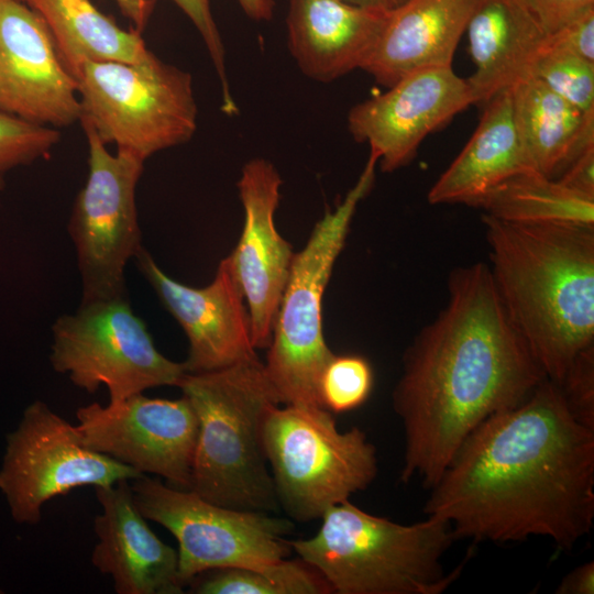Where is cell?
<instances>
[{
	"label": "cell",
	"instance_id": "obj_14",
	"mask_svg": "<svg viewBox=\"0 0 594 594\" xmlns=\"http://www.w3.org/2000/svg\"><path fill=\"white\" fill-rule=\"evenodd\" d=\"M474 105L466 78L452 66L411 73L382 95L353 106L352 138L370 145L382 172H394L416 155L424 139Z\"/></svg>",
	"mask_w": 594,
	"mask_h": 594
},
{
	"label": "cell",
	"instance_id": "obj_4",
	"mask_svg": "<svg viewBox=\"0 0 594 594\" xmlns=\"http://www.w3.org/2000/svg\"><path fill=\"white\" fill-rule=\"evenodd\" d=\"M310 538L290 540L337 594H440L466 561L447 573L442 557L457 539L449 521L427 516L402 525L350 501L328 508Z\"/></svg>",
	"mask_w": 594,
	"mask_h": 594
},
{
	"label": "cell",
	"instance_id": "obj_32",
	"mask_svg": "<svg viewBox=\"0 0 594 594\" xmlns=\"http://www.w3.org/2000/svg\"><path fill=\"white\" fill-rule=\"evenodd\" d=\"M546 46L569 52L594 63V10L548 35Z\"/></svg>",
	"mask_w": 594,
	"mask_h": 594
},
{
	"label": "cell",
	"instance_id": "obj_35",
	"mask_svg": "<svg viewBox=\"0 0 594 594\" xmlns=\"http://www.w3.org/2000/svg\"><path fill=\"white\" fill-rule=\"evenodd\" d=\"M557 594H593L594 562H586L568 573L556 590Z\"/></svg>",
	"mask_w": 594,
	"mask_h": 594
},
{
	"label": "cell",
	"instance_id": "obj_28",
	"mask_svg": "<svg viewBox=\"0 0 594 594\" xmlns=\"http://www.w3.org/2000/svg\"><path fill=\"white\" fill-rule=\"evenodd\" d=\"M373 381V370L365 358L333 354L320 376V403L334 414L353 410L367 400Z\"/></svg>",
	"mask_w": 594,
	"mask_h": 594
},
{
	"label": "cell",
	"instance_id": "obj_13",
	"mask_svg": "<svg viewBox=\"0 0 594 594\" xmlns=\"http://www.w3.org/2000/svg\"><path fill=\"white\" fill-rule=\"evenodd\" d=\"M76 418L90 449L173 487L190 488L198 419L184 395L165 399L139 393L107 406L95 402L79 407Z\"/></svg>",
	"mask_w": 594,
	"mask_h": 594
},
{
	"label": "cell",
	"instance_id": "obj_19",
	"mask_svg": "<svg viewBox=\"0 0 594 594\" xmlns=\"http://www.w3.org/2000/svg\"><path fill=\"white\" fill-rule=\"evenodd\" d=\"M389 12L342 0H289L288 50L306 77L333 81L362 69Z\"/></svg>",
	"mask_w": 594,
	"mask_h": 594
},
{
	"label": "cell",
	"instance_id": "obj_8",
	"mask_svg": "<svg viewBox=\"0 0 594 594\" xmlns=\"http://www.w3.org/2000/svg\"><path fill=\"white\" fill-rule=\"evenodd\" d=\"M79 121L100 140L146 161L188 142L197 129V103L188 72L153 55L134 64L87 61L77 76Z\"/></svg>",
	"mask_w": 594,
	"mask_h": 594
},
{
	"label": "cell",
	"instance_id": "obj_10",
	"mask_svg": "<svg viewBox=\"0 0 594 594\" xmlns=\"http://www.w3.org/2000/svg\"><path fill=\"white\" fill-rule=\"evenodd\" d=\"M134 502L146 518L166 528L178 543L183 586L197 575L223 568H266L292 552L290 520L265 512L231 508L143 474L130 481Z\"/></svg>",
	"mask_w": 594,
	"mask_h": 594
},
{
	"label": "cell",
	"instance_id": "obj_26",
	"mask_svg": "<svg viewBox=\"0 0 594 594\" xmlns=\"http://www.w3.org/2000/svg\"><path fill=\"white\" fill-rule=\"evenodd\" d=\"M188 586L197 594H329L324 578L301 559L266 568H223L204 572Z\"/></svg>",
	"mask_w": 594,
	"mask_h": 594
},
{
	"label": "cell",
	"instance_id": "obj_2",
	"mask_svg": "<svg viewBox=\"0 0 594 594\" xmlns=\"http://www.w3.org/2000/svg\"><path fill=\"white\" fill-rule=\"evenodd\" d=\"M546 378L488 264L452 270L447 304L405 351L393 392L405 432L400 481L431 488L477 426L525 402Z\"/></svg>",
	"mask_w": 594,
	"mask_h": 594
},
{
	"label": "cell",
	"instance_id": "obj_18",
	"mask_svg": "<svg viewBox=\"0 0 594 594\" xmlns=\"http://www.w3.org/2000/svg\"><path fill=\"white\" fill-rule=\"evenodd\" d=\"M101 513L94 519L92 565L118 594H182L177 550L163 542L138 508L130 481L96 486Z\"/></svg>",
	"mask_w": 594,
	"mask_h": 594
},
{
	"label": "cell",
	"instance_id": "obj_21",
	"mask_svg": "<svg viewBox=\"0 0 594 594\" xmlns=\"http://www.w3.org/2000/svg\"><path fill=\"white\" fill-rule=\"evenodd\" d=\"M465 32L474 63L466 80L480 106L529 76L548 38L525 0H476Z\"/></svg>",
	"mask_w": 594,
	"mask_h": 594
},
{
	"label": "cell",
	"instance_id": "obj_7",
	"mask_svg": "<svg viewBox=\"0 0 594 594\" xmlns=\"http://www.w3.org/2000/svg\"><path fill=\"white\" fill-rule=\"evenodd\" d=\"M323 407L270 406L261 440L278 504L297 521L319 519L366 490L378 471L375 447L358 427L338 429Z\"/></svg>",
	"mask_w": 594,
	"mask_h": 594
},
{
	"label": "cell",
	"instance_id": "obj_17",
	"mask_svg": "<svg viewBox=\"0 0 594 594\" xmlns=\"http://www.w3.org/2000/svg\"><path fill=\"white\" fill-rule=\"evenodd\" d=\"M282 178L267 160L256 157L242 168L238 189L244 223L230 254L242 287L255 349H267L294 253L278 233L274 215L280 199Z\"/></svg>",
	"mask_w": 594,
	"mask_h": 594
},
{
	"label": "cell",
	"instance_id": "obj_37",
	"mask_svg": "<svg viewBox=\"0 0 594 594\" xmlns=\"http://www.w3.org/2000/svg\"><path fill=\"white\" fill-rule=\"evenodd\" d=\"M244 13L254 21H268L273 18L274 0H238Z\"/></svg>",
	"mask_w": 594,
	"mask_h": 594
},
{
	"label": "cell",
	"instance_id": "obj_31",
	"mask_svg": "<svg viewBox=\"0 0 594 594\" xmlns=\"http://www.w3.org/2000/svg\"><path fill=\"white\" fill-rule=\"evenodd\" d=\"M558 386L572 416L594 430V348L581 354Z\"/></svg>",
	"mask_w": 594,
	"mask_h": 594
},
{
	"label": "cell",
	"instance_id": "obj_16",
	"mask_svg": "<svg viewBox=\"0 0 594 594\" xmlns=\"http://www.w3.org/2000/svg\"><path fill=\"white\" fill-rule=\"evenodd\" d=\"M134 261L187 337V373L213 372L257 356L245 298L230 255L220 262L215 278L205 287L175 280L144 248Z\"/></svg>",
	"mask_w": 594,
	"mask_h": 594
},
{
	"label": "cell",
	"instance_id": "obj_11",
	"mask_svg": "<svg viewBox=\"0 0 594 594\" xmlns=\"http://www.w3.org/2000/svg\"><path fill=\"white\" fill-rule=\"evenodd\" d=\"M88 142V176L78 193L68 232L76 250L81 301L125 297V267L141 251L136 187L144 162L108 151L92 127L80 121Z\"/></svg>",
	"mask_w": 594,
	"mask_h": 594
},
{
	"label": "cell",
	"instance_id": "obj_5",
	"mask_svg": "<svg viewBox=\"0 0 594 594\" xmlns=\"http://www.w3.org/2000/svg\"><path fill=\"white\" fill-rule=\"evenodd\" d=\"M198 419L190 491L218 505L274 512L278 501L261 440L265 410L282 404L257 356L186 373L178 386Z\"/></svg>",
	"mask_w": 594,
	"mask_h": 594
},
{
	"label": "cell",
	"instance_id": "obj_15",
	"mask_svg": "<svg viewBox=\"0 0 594 594\" xmlns=\"http://www.w3.org/2000/svg\"><path fill=\"white\" fill-rule=\"evenodd\" d=\"M0 111L55 129L81 116L77 81L47 25L20 0H0Z\"/></svg>",
	"mask_w": 594,
	"mask_h": 594
},
{
	"label": "cell",
	"instance_id": "obj_3",
	"mask_svg": "<svg viewBox=\"0 0 594 594\" xmlns=\"http://www.w3.org/2000/svg\"><path fill=\"white\" fill-rule=\"evenodd\" d=\"M483 222L504 307L546 377L560 385L594 348V226L487 215Z\"/></svg>",
	"mask_w": 594,
	"mask_h": 594
},
{
	"label": "cell",
	"instance_id": "obj_24",
	"mask_svg": "<svg viewBox=\"0 0 594 594\" xmlns=\"http://www.w3.org/2000/svg\"><path fill=\"white\" fill-rule=\"evenodd\" d=\"M513 114L531 168L549 178L562 173L587 113L534 76L510 87ZM594 111V110H593Z\"/></svg>",
	"mask_w": 594,
	"mask_h": 594
},
{
	"label": "cell",
	"instance_id": "obj_22",
	"mask_svg": "<svg viewBox=\"0 0 594 594\" xmlns=\"http://www.w3.org/2000/svg\"><path fill=\"white\" fill-rule=\"evenodd\" d=\"M483 107L473 135L430 188L431 205L460 202L473 207L501 183L534 170L514 121L510 88Z\"/></svg>",
	"mask_w": 594,
	"mask_h": 594
},
{
	"label": "cell",
	"instance_id": "obj_30",
	"mask_svg": "<svg viewBox=\"0 0 594 594\" xmlns=\"http://www.w3.org/2000/svg\"><path fill=\"white\" fill-rule=\"evenodd\" d=\"M170 1L187 15L200 34L218 76L222 97V110L229 116L235 114L238 107L232 97L228 79L224 46L212 15L210 0Z\"/></svg>",
	"mask_w": 594,
	"mask_h": 594
},
{
	"label": "cell",
	"instance_id": "obj_20",
	"mask_svg": "<svg viewBox=\"0 0 594 594\" xmlns=\"http://www.w3.org/2000/svg\"><path fill=\"white\" fill-rule=\"evenodd\" d=\"M475 2L406 0L388 13L362 69L388 88L411 73L450 67Z\"/></svg>",
	"mask_w": 594,
	"mask_h": 594
},
{
	"label": "cell",
	"instance_id": "obj_38",
	"mask_svg": "<svg viewBox=\"0 0 594 594\" xmlns=\"http://www.w3.org/2000/svg\"><path fill=\"white\" fill-rule=\"evenodd\" d=\"M346 3L362 7V8H369V9H376L389 12L397 7H399L402 3H404L406 0H342Z\"/></svg>",
	"mask_w": 594,
	"mask_h": 594
},
{
	"label": "cell",
	"instance_id": "obj_36",
	"mask_svg": "<svg viewBox=\"0 0 594 594\" xmlns=\"http://www.w3.org/2000/svg\"><path fill=\"white\" fill-rule=\"evenodd\" d=\"M121 13L131 21L133 29L142 33L153 12L157 0H113Z\"/></svg>",
	"mask_w": 594,
	"mask_h": 594
},
{
	"label": "cell",
	"instance_id": "obj_12",
	"mask_svg": "<svg viewBox=\"0 0 594 594\" xmlns=\"http://www.w3.org/2000/svg\"><path fill=\"white\" fill-rule=\"evenodd\" d=\"M143 474L87 447L76 428L35 400L7 436L0 491L18 524L36 525L52 498L81 486H106Z\"/></svg>",
	"mask_w": 594,
	"mask_h": 594
},
{
	"label": "cell",
	"instance_id": "obj_9",
	"mask_svg": "<svg viewBox=\"0 0 594 594\" xmlns=\"http://www.w3.org/2000/svg\"><path fill=\"white\" fill-rule=\"evenodd\" d=\"M50 361L78 388L94 394L102 385L109 404L161 386H178L184 362L164 356L128 296L81 301L52 326Z\"/></svg>",
	"mask_w": 594,
	"mask_h": 594
},
{
	"label": "cell",
	"instance_id": "obj_23",
	"mask_svg": "<svg viewBox=\"0 0 594 594\" xmlns=\"http://www.w3.org/2000/svg\"><path fill=\"white\" fill-rule=\"evenodd\" d=\"M20 1L43 19L64 65L75 79L87 61L139 64L154 55L142 33L122 29L91 0Z\"/></svg>",
	"mask_w": 594,
	"mask_h": 594
},
{
	"label": "cell",
	"instance_id": "obj_34",
	"mask_svg": "<svg viewBox=\"0 0 594 594\" xmlns=\"http://www.w3.org/2000/svg\"><path fill=\"white\" fill-rule=\"evenodd\" d=\"M557 180L575 193L594 197V146L576 157Z\"/></svg>",
	"mask_w": 594,
	"mask_h": 594
},
{
	"label": "cell",
	"instance_id": "obj_25",
	"mask_svg": "<svg viewBox=\"0 0 594 594\" xmlns=\"http://www.w3.org/2000/svg\"><path fill=\"white\" fill-rule=\"evenodd\" d=\"M509 222H566L594 226V197L575 193L537 172L519 173L473 206Z\"/></svg>",
	"mask_w": 594,
	"mask_h": 594
},
{
	"label": "cell",
	"instance_id": "obj_1",
	"mask_svg": "<svg viewBox=\"0 0 594 594\" xmlns=\"http://www.w3.org/2000/svg\"><path fill=\"white\" fill-rule=\"evenodd\" d=\"M430 490L425 515L449 521L457 539L540 536L570 550L594 521V430L546 378L477 426Z\"/></svg>",
	"mask_w": 594,
	"mask_h": 594
},
{
	"label": "cell",
	"instance_id": "obj_33",
	"mask_svg": "<svg viewBox=\"0 0 594 594\" xmlns=\"http://www.w3.org/2000/svg\"><path fill=\"white\" fill-rule=\"evenodd\" d=\"M548 35L594 10V0H525Z\"/></svg>",
	"mask_w": 594,
	"mask_h": 594
},
{
	"label": "cell",
	"instance_id": "obj_6",
	"mask_svg": "<svg viewBox=\"0 0 594 594\" xmlns=\"http://www.w3.org/2000/svg\"><path fill=\"white\" fill-rule=\"evenodd\" d=\"M377 163L370 153L354 186L333 210L326 211L293 257L264 363L283 405L322 407L319 381L334 354L323 337V294L356 207L374 184Z\"/></svg>",
	"mask_w": 594,
	"mask_h": 594
},
{
	"label": "cell",
	"instance_id": "obj_29",
	"mask_svg": "<svg viewBox=\"0 0 594 594\" xmlns=\"http://www.w3.org/2000/svg\"><path fill=\"white\" fill-rule=\"evenodd\" d=\"M59 139L61 133L55 128L0 111V191L11 169L46 157Z\"/></svg>",
	"mask_w": 594,
	"mask_h": 594
},
{
	"label": "cell",
	"instance_id": "obj_27",
	"mask_svg": "<svg viewBox=\"0 0 594 594\" xmlns=\"http://www.w3.org/2000/svg\"><path fill=\"white\" fill-rule=\"evenodd\" d=\"M529 76L582 112L594 110V63L544 45Z\"/></svg>",
	"mask_w": 594,
	"mask_h": 594
}]
</instances>
